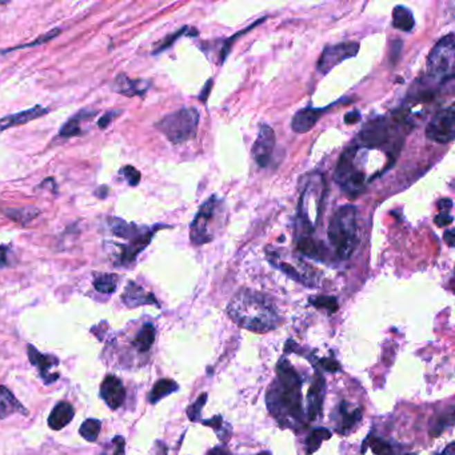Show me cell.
Wrapping results in <instances>:
<instances>
[{"label":"cell","instance_id":"obj_37","mask_svg":"<svg viewBox=\"0 0 455 455\" xmlns=\"http://www.w3.org/2000/svg\"><path fill=\"white\" fill-rule=\"evenodd\" d=\"M310 304L317 308L327 310L331 314L338 310V301L334 297H313L310 298Z\"/></svg>","mask_w":455,"mask_h":455},{"label":"cell","instance_id":"obj_31","mask_svg":"<svg viewBox=\"0 0 455 455\" xmlns=\"http://www.w3.org/2000/svg\"><path fill=\"white\" fill-rule=\"evenodd\" d=\"M178 383L174 382L172 380H159L152 387L151 393H150V397H149V400L152 405L158 403L160 399L170 396L172 393L178 391Z\"/></svg>","mask_w":455,"mask_h":455},{"label":"cell","instance_id":"obj_16","mask_svg":"<svg viewBox=\"0 0 455 455\" xmlns=\"http://www.w3.org/2000/svg\"><path fill=\"white\" fill-rule=\"evenodd\" d=\"M100 397L111 410L119 409L126 399V390L122 380L115 375H107L100 384Z\"/></svg>","mask_w":455,"mask_h":455},{"label":"cell","instance_id":"obj_7","mask_svg":"<svg viewBox=\"0 0 455 455\" xmlns=\"http://www.w3.org/2000/svg\"><path fill=\"white\" fill-rule=\"evenodd\" d=\"M357 149L350 147L343 152L338 160L334 179L341 186L342 190L350 196H357L364 190L367 182L366 175L357 165Z\"/></svg>","mask_w":455,"mask_h":455},{"label":"cell","instance_id":"obj_6","mask_svg":"<svg viewBox=\"0 0 455 455\" xmlns=\"http://www.w3.org/2000/svg\"><path fill=\"white\" fill-rule=\"evenodd\" d=\"M223 214V205L216 196L209 198L196 212L190 228L191 242L202 246L214 241L219 230L221 216Z\"/></svg>","mask_w":455,"mask_h":455},{"label":"cell","instance_id":"obj_52","mask_svg":"<svg viewBox=\"0 0 455 455\" xmlns=\"http://www.w3.org/2000/svg\"><path fill=\"white\" fill-rule=\"evenodd\" d=\"M207 455H231L228 453V450L222 449V447H215L212 450H210L209 454Z\"/></svg>","mask_w":455,"mask_h":455},{"label":"cell","instance_id":"obj_22","mask_svg":"<svg viewBox=\"0 0 455 455\" xmlns=\"http://www.w3.org/2000/svg\"><path fill=\"white\" fill-rule=\"evenodd\" d=\"M323 396H324V380L321 374H317L310 390L307 393V418L308 420H315L322 410Z\"/></svg>","mask_w":455,"mask_h":455},{"label":"cell","instance_id":"obj_47","mask_svg":"<svg viewBox=\"0 0 455 455\" xmlns=\"http://www.w3.org/2000/svg\"><path fill=\"white\" fill-rule=\"evenodd\" d=\"M110 191H111V189L109 187V186H99L98 189H96L95 192H94V195H95L96 198L98 199H106L109 195H110Z\"/></svg>","mask_w":455,"mask_h":455},{"label":"cell","instance_id":"obj_41","mask_svg":"<svg viewBox=\"0 0 455 455\" xmlns=\"http://www.w3.org/2000/svg\"><path fill=\"white\" fill-rule=\"evenodd\" d=\"M454 423V413H453V409L449 411L447 416L440 418L438 422H436V426L430 431V434L433 436H438L445 429L453 426Z\"/></svg>","mask_w":455,"mask_h":455},{"label":"cell","instance_id":"obj_2","mask_svg":"<svg viewBox=\"0 0 455 455\" xmlns=\"http://www.w3.org/2000/svg\"><path fill=\"white\" fill-rule=\"evenodd\" d=\"M231 319L254 333H268L279 323L275 306L263 294L252 290H241L228 304Z\"/></svg>","mask_w":455,"mask_h":455},{"label":"cell","instance_id":"obj_8","mask_svg":"<svg viewBox=\"0 0 455 455\" xmlns=\"http://www.w3.org/2000/svg\"><path fill=\"white\" fill-rule=\"evenodd\" d=\"M454 34L440 39L427 57V73L434 80L446 82L454 75Z\"/></svg>","mask_w":455,"mask_h":455},{"label":"cell","instance_id":"obj_11","mask_svg":"<svg viewBox=\"0 0 455 455\" xmlns=\"http://www.w3.org/2000/svg\"><path fill=\"white\" fill-rule=\"evenodd\" d=\"M360 51V44L355 41H344L333 46H327L323 50L317 67L321 74L330 73L335 66L341 64L342 62L354 57Z\"/></svg>","mask_w":455,"mask_h":455},{"label":"cell","instance_id":"obj_30","mask_svg":"<svg viewBox=\"0 0 455 455\" xmlns=\"http://www.w3.org/2000/svg\"><path fill=\"white\" fill-rule=\"evenodd\" d=\"M298 251L301 254H304V257L313 258V259H318V261H323L324 257V247L322 243L317 242L315 239L310 238V236H304L299 239L298 242Z\"/></svg>","mask_w":455,"mask_h":455},{"label":"cell","instance_id":"obj_45","mask_svg":"<svg viewBox=\"0 0 455 455\" xmlns=\"http://www.w3.org/2000/svg\"><path fill=\"white\" fill-rule=\"evenodd\" d=\"M434 221H436V223L439 228H443V226H449V225H452V222H453V216H452L449 212L440 211V214L436 215Z\"/></svg>","mask_w":455,"mask_h":455},{"label":"cell","instance_id":"obj_27","mask_svg":"<svg viewBox=\"0 0 455 455\" xmlns=\"http://www.w3.org/2000/svg\"><path fill=\"white\" fill-rule=\"evenodd\" d=\"M341 426L337 427V431L341 434L350 433L362 419V409H355L353 411L349 410V405L346 402H342L341 407Z\"/></svg>","mask_w":455,"mask_h":455},{"label":"cell","instance_id":"obj_51","mask_svg":"<svg viewBox=\"0 0 455 455\" xmlns=\"http://www.w3.org/2000/svg\"><path fill=\"white\" fill-rule=\"evenodd\" d=\"M445 241L447 242L449 246H454V231L453 230H449L447 232H445Z\"/></svg>","mask_w":455,"mask_h":455},{"label":"cell","instance_id":"obj_20","mask_svg":"<svg viewBox=\"0 0 455 455\" xmlns=\"http://www.w3.org/2000/svg\"><path fill=\"white\" fill-rule=\"evenodd\" d=\"M152 236L154 235H149L146 238L138 239V241H133L124 245H114L118 248V255H116V265L123 266V267H129L133 265V262L136 261L138 255L150 245Z\"/></svg>","mask_w":455,"mask_h":455},{"label":"cell","instance_id":"obj_26","mask_svg":"<svg viewBox=\"0 0 455 455\" xmlns=\"http://www.w3.org/2000/svg\"><path fill=\"white\" fill-rule=\"evenodd\" d=\"M17 411L27 414V410L20 405L15 396L7 387L0 386V419H6Z\"/></svg>","mask_w":455,"mask_h":455},{"label":"cell","instance_id":"obj_38","mask_svg":"<svg viewBox=\"0 0 455 455\" xmlns=\"http://www.w3.org/2000/svg\"><path fill=\"white\" fill-rule=\"evenodd\" d=\"M187 28L185 27V28H182V30H179V31H176V32H174V34H171V35H169V37H166V38L163 39L160 43H159V46L152 51V54L154 55H158V54H160L162 51H165V50H167L169 47H171L174 43H175V40L176 39L180 38L183 34H185V31H186Z\"/></svg>","mask_w":455,"mask_h":455},{"label":"cell","instance_id":"obj_18","mask_svg":"<svg viewBox=\"0 0 455 455\" xmlns=\"http://www.w3.org/2000/svg\"><path fill=\"white\" fill-rule=\"evenodd\" d=\"M150 89V82L143 79H131L126 74H118L111 84V90L120 95L142 96Z\"/></svg>","mask_w":455,"mask_h":455},{"label":"cell","instance_id":"obj_55","mask_svg":"<svg viewBox=\"0 0 455 455\" xmlns=\"http://www.w3.org/2000/svg\"><path fill=\"white\" fill-rule=\"evenodd\" d=\"M258 455H270V454H268V453H261V454H258Z\"/></svg>","mask_w":455,"mask_h":455},{"label":"cell","instance_id":"obj_4","mask_svg":"<svg viewBox=\"0 0 455 455\" xmlns=\"http://www.w3.org/2000/svg\"><path fill=\"white\" fill-rule=\"evenodd\" d=\"M326 195V182L321 172H311L307 175L304 190L301 194L298 214L306 231L313 232L318 228L323 199Z\"/></svg>","mask_w":455,"mask_h":455},{"label":"cell","instance_id":"obj_29","mask_svg":"<svg viewBox=\"0 0 455 455\" xmlns=\"http://www.w3.org/2000/svg\"><path fill=\"white\" fill-rule=\"evenodd\" d=\"M119 279H120V277L118 274L99 272V274H95L93 285L96 291L100 294H113L118 287Z\"/></svg>","mask_w":455,"mask_h":455},{"label":"cell","instance_id":"obj_39","mask_svg":"<svg viewBox=\"0 0 455 455\" xmlns=\"http://www.w3.org/2000/svg\"><path fill=\"white\" fill-rule=\"evenodd\" d=\"M119 172L123 175V178L127 180V183L130 186L135 187V186H138L140 183L142 174L136 170L133 166H124Z\"/></svg>","mask_w":455,"mask_h":455},{"label":"cell","instance_id":"obj_24","mask_svg":"<svg viewBox=\"0 0 455 455\" xmlns=\"http://www.w3.org/2000/svg\"><path fill=\"white\" fill-rule=\"evenodd\" d=\"M323 111L324 110L314 109V107H306V109L299 110L292 118V122H291L292 130L298 133L310 131L315 126L318 119L321 118Z\"/></svg>","mask_w":455,"mask_h":455},{"label":"cell","instance_id":"obj_48","mask_svg":"<svg viewBox=\"0 0 455 455\" xmlns=\"http://www.w3.org/2000/svg\"><path fill=\"white\" fill-rule=\"evenodd\" d=\"M206 426H211L212 429H215L216 431L219 430L221 425H222V417L221 416H216V417L212 418V419H209V420H205L203 422Z\"/></svg>","mask_w":455,"mask_h":455},{"label":"cell","instance_id":"obj_3","mask_svg":"<svg viewBox=\"0 0 455 455\" xmlns=\"http://www.w3.org/2000/svg\"><path fill=\"white\" fill-rule=\"evenodd\" d=\"M357 216V207L346 205L337 210L330 221L328 241L341 259H349L358 245Z\"/></svg>","mask_w":455,"mask_h":455},{"label":"cell","instance_id":"obj_13","mask_svg":"<svg viewBox=\"0 0 455 455\" xmlns=\"http://www.w3.org/2000/svg\"><path fill=\"white\" fill-rule=\"evenodd\" d=\"M360 146L375 149L389 140V123L384 118H375L364 124L358 135Z\"/></svg>","mask_w":455,"mask_h":455},{"label":"cell","instance_id":"obj_28","mask_svg":"<svg viewBox=\"0 0 455 455\" xmlns=\"http://www.w3.org/2000/svg\"><path fill=\"white\" fill-rule=\"evenodd\" d=\"M393 26L397 30L405 32L413 31V28L416 27V19L413 12L405 6H397L393 11Z\"/></svg>","mask_w":455,"mask_h":455},{"label":"cell","instance_id":"obj_19","mask_svg":"<svg viewBox=\"0 0 455 455\" xmlns=\"http://www.w3.org/2000/svg\"><path fill=\"white\" fill-rule=\"evenodd\" d=\"M48 113H50L48 109H46L40 104H37V106H34L28 110L3 116V118H0V133H4V131H7L12 127H17V126L27 124V123H30V122H32L38 118H41V116H44Z\"/></svg>","mask_w":455,"mask_h":455},{"label":"cell","instance_id":"obj_21","mask_svg":"<svg viewBox=\"0 0 455 455\" xmlns=\"http://www.w3.org/2000/svg\"><path fill=\"white\" fill-rule=\"evenodd\" d=\"M122 301L127 307H131V308L138 307V306H146V304L159 306L152 292L146 291L142 286L138 285L133 281H130L126 286V288L122 294Z\"/></svg>","mask_w":455,"mask_h":455},{"label":"cell","instance_id":"obj_17","mask_svg":"<svg viewBox=\"0 0 455 455\" xmlns=\"http://www.w3.org/2000/svg\"><path fill=\"white\" fill-rule=\"evenodd\" d=\"M27 353H28L30 362L34 366L38 367L39 374H40L41 380H43V382L46 384H51V383H54L55 380H57L59 374H51L50 373L53 367H57V364H59V360H57V357L41 354L32 344H28Z\"/></svg>","mask_w":455,"mask_h":455},{"label":"cell","instance_id":"obj_40","mask_svg":"<svg viewBox=\"0 0 455 455\" xmlns=\"http://www.w3.org/2000/svg\"><path fill=\"white\" fill-rule=\"evenodd\" d=\"M207 400V394H202L199 398L195 400L194 405H191L190 407L187 409V417L190 418L192 422H196L201 416V411L203 409V406L206 405Z\"/></svg>","mask_w":455,"mask_h":455},{"label":"cell","instance_id":"obj_50","mask_svg":"<svg viewBox=\"0 0 455 455\" xmlns=\"http://www.w3.org/2000/svg\"><path fill=\"white\" fill-rule=\"evenodd\" d=\"M438 207L440 209V211L449 212V210L453 207V201H452V199H442V201L438 203Z\"/></svg>","mask_w":455,"mask_h":455},{"label":"cell","instance_id":"obj_14","mask_svg":"<svg viewBox=\"0 0 455 455\" xmlns=\"http://www.w3.org/2000/svg\"><path fill=\"white\" fill-rule=\"evenodd\" d=\"M274 149H275V133L270 126L262 124L259 129L258 138L252 146V156L259 167L263 169L270 165Z\"/></svg>","mask_w":455,"mask_h":455},{"label":"cell","instance_id":"obj_9","mask_svg":"<svg viewBox=\"0 0 455 455\" xmlns=\"http://www.w3.org/2000/svg\"><path fill=\"white\" fill-rule=\"evenodd\" d=\"M268 261L271 265L279 268L282 272H285L287 277L292 278L294 281L306 286L318 285V272L311 268V266L306 265L301 259L292 258L291 261H287L282 252L278 251H268Z\"/></svg>","mask_w":455,"mask_h":455},{"label":"cell","instance_id":"obj_25","mask_svg":"<svg viewBox=\"0 0 455 455\" xmlns=\"http://www.w3.org/2000/svg\"><path fill=\"white\" fill-rule=\"evenodd\" d=\"M0 211L6 218H8L10 221L18 223L20 226H28L41 214V211L37 206L8 207V209H1Z\"/></svg>","mask_w":455,"mask_h":455},{"label":"cell","instance_id":"obj_33","mask_svg":"<svg viewBox=\"0 0 455 455\" xmlns=\"http://www.w3.org/2000/svg\"><path fill=\"white\" fill-rule=\"evenodd\" d=\"M330 438H331V433L327 429L319 427V429L313 430L306 439V454H314L321 447L323 440L330 439Z\"/></svg>","mask_w":455,"mask_h":455},{"label":"cell","instance_id":"obj_42","mask_svg":"<svg viewBox=\"0 0 455 455\" xmlns=\"http://www.w3.org/2000/svg\"><path fill=\"white\" fill-rule=\"evenodd\" d=\"M122 114L120 110H111L109 113L103 115L99 120H98V126L102 129V130H106L113 122L115 120V118H118L119 115Z\"/></svg>","mask_w":455,"mask_h":455},{"label":"cell","instance_id":"obj_32","mask_svg":"<svg viewBox=\"0 0 455 455\" xmlns=\"http://www.w3.org/2000/svg\"><path fill=\"white\" fill-rule=\"evenodd\" d=\"M155 327L151 323H146L140 331L138 333L136 338L133 340V344L140 351V353H146L151 349L154 341H155Z\"/></svg>","mask_w":455,"mask_h":455},{"label":"cell","instance_id":"obj_15","mask_svg":"<svg viewBox=\"0 0 455 455\" xmlns=\"http://www.w3.org/2000/svg\"><path fill=\"white\" fill-rule=\"evenodd\" d=\"M98 115L96 110H90V109H82L76 114L73 115L59 130L57 139H70L74 136H82L84 133L83 124L90 123Z\"/></svg>","mask_w":455,"mask_h":455},{"label":"cell","instance_id":"obj_10","mask_svg":"<svg viewBox=\"0 0 455 455\" xmlns=\"http://www.w3.org/2000/svg\"><path fill=\"white\" fill-rule=\"evenodd\" d=\"M426 136L436 143H450L455 136V107L440 110L426 129Z\"/></svg>","mask_w":455,"mask_h":455},{"label":"cell","instance_id":"obj_12","mask_svg":"<svg viewBox=\"0 0 455 455\" xmlns=\"http://www.w3.org/2000/svg\"><path fill=\"white\" fill-rule=\"evenodd\" d=\"M107 226H109V230L111 231V234L115 235L116 238H122V239H126L129 242L146 238L149 235H154L155 231L160 228V226H156V228L139 226L136 223L126 222L124 219L118 218V216H110L107 219Z\"/></svg>","mask_w":455,"mask_h":455},{"label":"cell","instance_id":"obj_53","mask_svg":"<svg viewBox=\"0 0 455 455\" xmlns=\"http://www.w3.org/2000/svg\"><path fill=\"white\" fill-rule=\"evenodd\" d=\"M442 455H455V443H450Z\"/></svg>","mask_w":455,"mask_h":455},{"label":"cell","instance_id":"obj_43","mask_svg":"<svg viewBox=\"0 0 455 455\" xmlns=\"http://www.w3.org/2000/svg\"><path fill=\"white\" fill-rule=\"evenodd\" d=\"M318 363H319V366L322 367L323 370L330 371V373H335V371L341 370V364L333 358H323Z\"/></svg>","mask_w":455,"mask_h":455},{"label":"cell","instance_id":"obj_34","mask_svg":"<svg viewBox=\"0 0 455 455\" xmlns=\"http://www.w3.org/2000/svg\"><path fill=\"white\" fill-rule=\"evenodd\" d=\"M62 28H53L51 31L48 32H44L43 35H40L38 38L35 39L34 41H30L28 44H20V46H17V47H11V48H7V50H3L0 51L1 54H7V53H12V51H17V50H24V48H31V47H38V46H41V44H46L48 41H51L53 39L57 38V35L60 34Z\"/></svg>","mask_w":455,"mask_h":455},{"label":"cell","instance_id":"obj_56","mask_svg":"<svg viewBox=\"0 0 455 455\" xmlns=\"http://www.w3.org/2000/svg\"><path fill=\"white\" fill-rule=\"evenodd\" d=\"M405 455H413V454H405Z\"/></svg>","mask_w":455,"mask_h":455},{"label":"cell","instance_id":"obj_5","mask_svg":"<svg viewBox=\"0 0 455 455\" xmlns=\"http://www.w3.org/2000/svg\"><path fill=\"white\" fill-rule=\"evenodd\" d=\"M198 124L199 113L196 109L183 107L178 111L165 115L155 123V129L163 133L172 145H182L196 135Z\"/></svg>","mask_w":455,"mask_h":455},{"label":"cell","instance_id":"obj_44","mask_svg":"<svg viewBox=\"0 0 455 455\" xmlns=\"http://www.w3.org/2000/svg\"><path fill=\"white\" fill-rule=\"evenodd\" d=\"M11 255H12L11 247L6 245L0 246V268L11 265Z\"/></svg>","mask_w":455,"mask_h":455},{"label":"cell","instance_id":"obj_23","mask_svg":"<svg viewBox=\"0 0 455 455\" xmlns=\"http://www.w3.org/2000/svg\"><path fill=\"white\" fill-rule=\"evenodd\" d=\"M74 417H75L74 406L66 400H62L53 409V411L48 417V426L53 430L59 431L63 427H66L67 425H70V422L74 419Z\"/></svg>","mask_w":455,"mask_h":455},{"label":"cell","instance_id":"obj_49","mask_svg":"<svg viewBox=\"0 0 455 455\" xmlns=\"http://www.w3.org/2000/svg\"><path fill=\"white\" fill-rule=\"evenodd\" d=\"M360 119V114L358 111H353V113H349L344 116V122L347 124H355L358 120Z\"/></svg>","mask_w":455,"mask_h":455},{"label":"cell","instance_id":"obj_46","mask_svg":"<svg viewBox=\"0 0 455 455\" xmlns=\"http://www.w3.org/2000/svg\"><path fill=\"white\" fill-rule=\"evenodd\" d=\"M113 445H114L113 455H124V438L123 436H115Z\"/></svg>","mask_w":455,"mask_h":455},{"label":"cell","instance_id":"obj_36","mask_svg":"<svg viewBox=\"0 0 455 455\" xmlns=\"http://www.w3.org/2000/svg\"><path fill=\"white\" fill-rule=\"evenodd\" d=\"M366 443L371 447L373 453L375 455H394L393 447L390 446V443H387L386 440L377 438V436H370Z\"/></svg>","mask_w":455,"mask_h":455},{"label":"cell","instance_id":"obj_35","mask_svg":"<svg viewBox=\"0 0 455 455\" xmlns=\"http://www.w3.org/2000/svg\"><path fill=\"white\" fill-rule=\"evenodd\" d=\"M100 429H102V422L99 419H93V418L86 419L79 429V434L89 442H95L100 433Z\"/></svg>","mask_w":455,"mask_h":455},{"label":"cell","instance_id":"obj_1","mask_svg":"<svg viewBox=\"0 0 455 455\" xmlns=\"http://www.w3.org/2000/svg\"><path fill=\"white\" fill-rule=\"evenodd\" d=\"M278 380L268 390L267 406L277 420L295 430L304 429V416L302 406V380L288 360H282L277 367Z\"/></svg>","mask_w":455,"mask_h":455},{"label":"cell","instance_id":"obj_54","mask_svg":"<svg viewBox=\"0 0 455 455\" xmlns=\"http://www.w3.org/2000/svg\"><path fill=\"white\" fill-rule=\"evenodd\" d=\"M209 90H211V82H209L207 84H206V87H205V90L202 91V94L199 95V98L205 102L206 100V98H207V93H209Z\"/></svg>","mask_w":455,"mask_h":455}]
</instances>
